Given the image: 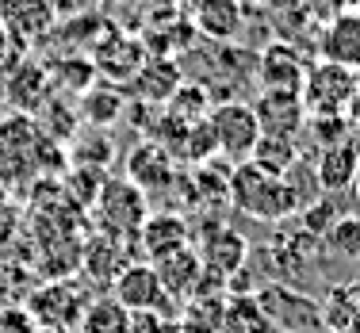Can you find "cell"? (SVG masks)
<instances>
[{
	"instance_id": "cell-1",
	"label": "cell",
	"mask_w": 360,
	"mask_h": 333,
	"mask_svg": "<svg viewBox=\"0 0 360 333\" xmlns=\"http://www.w3.org/2000/svg\"><path fill=\"white\" fill-rule=\"evenodd\" d=\"M62 161V150L39 131L31 115H8L0 119V188L4 192H27L39 184L42 173Z\"/></svg>"
},
{
	"instance_id": "cell-2",
	"label": "cell",
	"mask_w": 360,
	"mask_h": 333,
	"mask_svg": "<svg viewBox=\"0 0 360 333\" xmlns=\"http://www.w3.org/2000/svg\"><path fill=\"white\" fill-rule=\"evenodd\" d=\"M226 195L242 215H250L257 222H284L288 215L299 211V200H295V192H291V184L261 173V169L250 165V161H242V165L230 169Z\"/></svg>"
},
{
	"instance_id": "cell-3",
	"label": "cell",
	"mask_w": 360,
	"mask_h": 333,
	"mask_svg": "<svg viewBox=\"0 0 360 333\" xmlns=\"http://www.w3.org/2000/svg\"><path fill=\"white\" fill-rule=\"evenodd\" d=\"M360 96V81L353 70H341L333 62H319L307 70V81L299 89V100L307 107V119L319 115H345Z\"/></svg>"
},
{
	"instance_id": "cell-4",
	"label": "cell",
	"mask_w": 360,
	"mask_h": 333,
	"mask_svg": "<svg viewBox=\"0 0 360 333\" xmlns=\"http://www.w3.org/2000/svg\"><path fill=\"white\" fill-rule=\"evenodd\" d=\"M207 126L215 134L219 153L226 161H234V165L250 161L253 146L261 142V123L253 115V104H245V100H222V104H215L207 111Z\"/></svg>"
},
{
	"instance_id": "cell-5",
	"label": "cell",
	"mask_w": 360,
	"mask_h": 333,
	"mask_svg": "<svg viewBox=\"0 0 360 333\" xmlns=\"http://www.w3.org/2000/svg\"><path fill=\"white\" fill-rule=\"evenodd\" d=\"M261 306L264 322L280 333H314L322 326V311L319 299L303 295L299 287H284V284H269L253 295Z\"/></svg>"
},
{
	"instance_id": "cell-6",
	"label": "cell",
	"mask_w": 360,
	"mask_h": 333,
	"mask_svg": "<svg viewBox=\"0 0 360 333\" xmlns=\"http://www.w3.org/2000/svg\"><path fill=\"white\" fill-rule=\"evenodd\" d=\"M27 314L35 318L39 329H62V333H73L77 322H81L84 306H89V295L73 284V280H50L31 292L27 303Z\"/></svg>"
},
{
	"instance_id": "cell-7",
	"label": "cell",
	"mask_w": 360,
	"mask_h": 333,
	"mask_svg": "<svg viewBox=\"0 0 360 333\" xmlns=\"http://www.w3.org/2000/svg\"><path fill=\"white\" fill-rule=\"evenodd\" d=\"M96 215H100L104 234L139 242V230L146 215H150V207H146V195L131 181H104V188L96 195Z\"/></svg>"
},
{
	"instance_id": "cell-8",
	"label": "cell",
	"mask_w": 360,
	"mask_h": 333,
	"mask_svg": "<svg viewBox=\"0 0 360 333\" xmlns=\"http://www.w3.org/2000/svg\"><path fill=\"white\" fill-rule=\"evenodd\" d=\"M111 299L127 306L131 314H169L173 299L161 287V276L150 261H131L115 280H111Z\"/></svg>"
},
{
	"instance_id": "cell-9",
	"label": "cell",
	"mask_w": 360,
	"mask_h": 333,
	"mask_svg": "<svg viewBox=\"0 0 360 333\" xmlns=\"http://www.w3.org/2000/svg\"><path fill=\"white\" fill-rule=\"evenodd\" d=\"M307 58L299 54L291 42H269L257 58V77H261V92H299L307 81Z\"/></svg>"
},
{
	"instance_id": "cell-10",
	"label": "cell",
	"mask_w": 360,
	"mask_h": 333,
	"mask_svg": "<svg viewBox=\"0 0 360 333\" xmlns=\"http://www.w3.org/2000/svg\"><path fill=\"white\" fill-rule=\"evenodd\" d=\"M195 253H200V261H203V272H211V276H219V280H234L238 272L245 268V261H250V242L230 226H215V230L203 234V242Z\"/></svg>"
},
{
	"instance_id": "cell-11",
	"label": "cell",
	"mask_w": 360,
	"mask_h": 333,
	"mask_svg": "<svg viewBox=\"0 0 360 333\" xmlns=\"http://www.w3.org/2000/svg\"><path fill=\"white\" fill-rule=\"evenodd\" d=\"M253 115L261 123V134L272 138H295L307 126V107L299 92H261L253 100Z\"/></svg>"
},
{
	"instance_id": "cell-12",
	"label": "cell",
	"mask_w": 360,
	"mask_h": 333,
	"mask_svg": "<svg viewBox=\"0 0 360 333\" xmlns=\"http://www.w3.org/2000/svg\"><path fill=\"white\" fill-rule=\"evenodd\" d=\"M192 245V230L188 222L173 215V211H161V215H146L142 230H139V249L142 257H150V264L173 257V253L188 249Z\"/></svg>"
},
{
	"instance_id": "cell-13",
	"label": "cell",
	"mask_w": 360,
	"mask_h": 333,
	"mask_svg": "<svg viewBox=\"0 0 360 333\" xmlns=\"http://www.w3.org/2000/svg\"><path fill=\"white\" fill-rule=\"evenodd\" d=\"M50 100V73L35 62H15L8 70V92H4V104L15 107V115H31L35 119L42 104Z\"/></svg>"
},
{
	"instance_id": "cell-14",
	"label": "cell",
	"mask_w": 360,
	"mask_h": 333,
	"mask_svg": "<svg viewBox=\"0 0 360 333\" xmlns=\"http://www.w3.org/2000/svg\"><path fill=\"white\" fill-rule=\"evenodd\" d=\"M322 62H333L341 70H360V8L353 12H338L322 27Z\"/></svg>"
},
{
	"instance_id": "cell-15",
	"label": "cell",
	"mask_w": 360,
	"mask_h": 333,
	"mask_svg": "<svg viewBox=\"0 0 360 333\" xmlns=\"http://www.w3.org/2000/svg\"><path fill=\"white\" fill-rule=\"evenodd\" d=\"M127 181H131L139 192H165L169 184L176 181V169H173V157H169L165 146H158V142H142L139 150H131V157H127Z\"/></svg>"
},
{
	"instance_id": "cell-16",
	"label": "cell",
	"mask_w": 360,
	"mask_h": 333,
	"mask_svg": "<svg viewBox=\"0 0 360 333\" xmlns=\"http://www.w3.org/2000/svg\"><path fill=\"white\" fill-rule=\"evenodd\" d=\"M314 181H319L322 195H338L345 188L356 184L360 176V146L356 142H341V146L319 150V161H314Z\"/></svg>"
},
{
	"instance_id": "cell-17",
	"label": "cell",
	"mask_w": 360,
	"mask_h": 333,
	"mask_svg": "<svg viewBox=\"0 0 360 333\" xmlns=\"http://www.w3.org/2000/svg\"><path fill=\"white\" fill-rule=\"evenodd\" d=\"M50 23H54V12H50L46 0H4L0 4V27L20 42V46L39 39Z\"/></svg>"
},
{
	"instance_id": "cell-18",
	"label": "cell",
	"mask_w": 360,
	"mask_h": 333,
	"mask_svg": "<svg viewBox=\"0 0 360 333\" xmlns=\"http://www.w3.org/2000/svg\"><path fill=\"white\" fill-rule=\"evenodd\" d=\"M158 268V276H161V287L169 292V299H192L195 292H200V280H203V261H200V253L188 245V249H180L173 253V257H165V261H158L153 264Z\"/></svg>"
},
{
	"instance_id": "cell-19",
	"label": "cell",
	"mask_w": 360,
	"mask_h": 333,
	"mask_svg": "<svg viewBox=\"0 0 360 333\" xmlns=\"http://www.w3.org/2000/svg\"><path fill=\"white\" fill-rule=\"evenodd\" d=\"M195 27L215 42H234L245 31V8L234 0H200L195 4Z\"/></svg>"
},
{
	"instance_id": "cell-20",
	"label": "cell",
	"mask_w": 360,
	"mask_h": 333,
	"mask_svg": "<svg viewBox=\"0 0 360 333\" xmlns=\"http://www.w3.org/2000/svg\"><path fill=\"white\" fill-rule=\"evenodd\" d=\"M73 333H134V314L119 299L100 295L84 306V314H81Z\"/></svg>"
},
{
	"instance_id": "cell-21",
	"label": "cell",
	"mask_w": 360,
	"mask_h": 333,
	"mask_svg": "<svg viewBox=\"0 0 360 333\" xmlns=\"http://www.w3.org/2000/svg\"><path fill=\"white\" fill-rule=\"evenodd\" d=\"M127 237H111V234H100L89 242V249H84V268L92 272V276H100L104 284H111V280L119 276V272L127 268Z\"/></svg>"
},
{
	"instance_id": "cell-22",
	"label": "cell",
	"mask_w": 360,
	"mask_h": 333,
	"mask_svg": "<svg viewBox=\"0 0 360 333\" xmlns=\"http://www.w3.org/2000/svg\"><path fill=\"white\" fill-rule=\"evenodd\" d=\"M250 165H257L261 173L284 181L291 169L299 165V142L295 138H272V134H261V142L250 153Z\"/></svg>"
},
{
	"instance_id": "cell-23",
	"label": "cell",
	"mask_w": 360,
	"mask_h": 333,
	"mask_svg": "<svg viewBox=\"0 0 360 333\" xmlns=\"http://www.w3.org/2000/svg\"><path fill=\"white\" fill-rule=\"evenodd\" d=\"M322 311V326L333 333H345L349 322L360 314V284H338L333 292H326V299L319 303Z\"/></svg>"
},
{
	"instance_id": "cell-24",
	"label": "cell",
	"mask_w": 360,
	"mask_h": 333,
	"mask_svg": "<svg viewBox=\"0 0 360 333\" xmlns=\"http://www.w3.org/2000/svg\"><path fill=\"white\" fill-rule=\"evenodd\" d=\"M134 89L150 104H169V96L180 89V70L173 62H150L134 73Z\"/></svg>"
},
{
	"instance_id": "cell-25",
	"label": "cell",
	"mask_w": 360,
	"mask_h": 333,
	"mask_svg": "<svg viewBox=\"0 0 360 333\" xmlns=\"http://www.w3.org/2000/svg\"><path fill=\"white\" fill-rule=\"evenodd\" d=\"M207 111H211V100L200 84H180L173 96H169V119H176V123H184V126L203 123Z\"/></svg>"
},
{
	"instance_id": "cell-26",
	"label": "cell",
	"mask_w": 360,
	"mask_h": 333,
	"mask_svg": "<svg viewBox=\"0 0 360 333\" xmlns=\"http://www.w3.org/2000/svg\"><path fill=\"white\" fill-rule=\"evenodd\" d=\"M322 245L333 253L338 261H353L360 264V218L356 215H341L330 226V234L322 237Z\"/></svg>"
},
{
	"instance_id": "cell-27",
	"label": "cell",
	"mask_w": 360,
	"mask_h": 333,
	"mask_svg": "<svg viewBox=\"0 0 360 333\" xmlns=\"http://www.w3.org/2000/svg\"><path fill=\"white\" fill-rule=\"evenodd\" d=\"M338 218H341V211H338V203H333V195H319L314 203L303 207V230L311 237H326Z\"/></svg>"
},
{
	"instance_id": "cell-28",
	"label": "cell",
	"mask_w": 360,
	"mask_h": 333,
	"mask_svg": "<svg viewBox=\"0 0 360 333\" xmlns=\"http://www.w3.org/2000/svg\"><path fill=\"white\" fill-rule=\"evenodd\" d=\"M123 111V96H119L115 89H92L84 92V115L92 119V123H111V119Z\"/></svg>"
},
{
	"instance_id": "cell-29",
	"label": "cell",
	"mask_w": 360,
	"mask_h": 333,
	"mask_svg": "<svg viewBox=\"0 0 360 333\" xmlns=\"http://www.w3.org/2000/svg\"><path fill=\"white\" fill-rule=\"evenodd\" d=\"M0 333H39L27 306H0Z\"/></svg>"
},
{
	"instance_id": "cell-30",
	"label": "cell",
	"mask_w": 360,
	"mask_h": 333,
	"mask_svg": "<svg viewBox=\"0 0 360 333\" xmlns=\"http://www.w3.org/2000/svg\"><path fill=\"white\" fill-rule=\"evenodd\" d=\"M134 333H188L180 318L169 314H134Z\"/></svg>"
},
{
	"instance_id": "cell-31",
	"label": "cell",
	"mask_w": 360,
	"mask_h": 333,
	"mask_svg": "<svg viewBox=\"0 0 360 333\" xmlns=\"http://www.w3.org/2000/svg\"><path fill=\"white\" fill-rule=\"evenodd\" d=\"M269 8H276V12H295V8H303L307 0H264Z\"/></svg>"
},
{
	"instance_id": "cell-32",
	"label": "cell",
	"mask_w": 360,
	"mask_h": 333,
	"mask_svg": "<svg viewBox=\"0 0 360 333\" xmlns=\"http://www.w3.org/2000/svg\"><path fill=\"white\" fill-rule=\"evenodd\" d=\"M4 92H8V65L0 62V104H4Z\"/></svg>"
},
{
	"instance_id": "cell-33",
	"label": "cell",
	"mask_w": 360,
	"mask_h": 333,
	"mask_svg": "<svg viewBox=\"0 0 360 333\" xmlns=\"http://www.w3.org/2000/svg\"><path fill=\"white\" fill-rule=\"evenodd\" d=\"M345 333H360V314H356L353 322H349V329H345Z\"/></svg>"
},
{
	"instance_id": "cell-34",
	"label": "cell",
	"mask_w": 360,
	"mask_h": 333,
	"mask_svg": "<svg viewBox=\"0 0 360 333\" xmlns=\"http://www.w3.org/2000/svg\"><path fill=\"white\" fill-rule=\"evenodd\" d=\"M234 4H242V8H250V4H257V0H234Z\"/></svg>"
},
{
	"instance_id": "cell-35",
	"label": "cell",
	"mask_w": 360,
	"mask_h": 333,
	"mask_svg": "<svg viewBox=\"0 0 360 333\" xmlns=\"http://www.w3.org/2000/svg\"><path fill=\"white\" fill-rule=\"evenodd\" d=\"M353 188H356V200H360V176H356V184H353Z\"/></svg>"
},
{
	"instance_id": "cell-36",
	"label": "cell",
	"mask_w": 360,
	"mask_h": 333,
	"mask_svg": "<svg viewBox=\"0 0 360 333\" xmlns=\"http://www.w3.org/2000/svg\"><path fill=\"white\" fill-rule=\"evenodd\" d=\"M39 333H62V329H39Z\"/></svg>"
},
{
	"instance_id": "cell-37",
	"label": "cell",
	"mask_w": 360,
	"mask_h": 333,
	"mask_svg": "<svg viewBox=\"0 0 360 333\" xmlns=\"http://www.w3.org/2000/svg\"><path fill=\"white\" fill-rule=\"evenodd\" d=\"M0 195H4V188H0Z\"/></svg>"
}]
</instances>
